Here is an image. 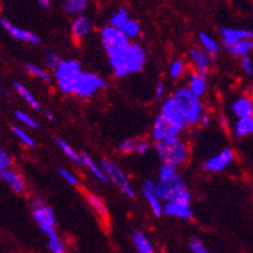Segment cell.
<instances>
[{"mask_svg": "<svg viewBox=\"0 0 253 253\" xmlns=\"http://www.w3.org/2000/svg\"><path fill=\"white\" fill-rule=\"evenodd\" d=\"M234 159V151L230 147H225L222 151L207 160L203 168L208 172H222Z\"/></svg>", "mask_w": 253, "mask_h": 253, "instance_id": "obj_12", "label": "cell"}, {"mask_svg": "<svg viewBox=\"0 0 253 253\" xmlns=\"http://www.w3.org/2000/svg\"><path fill=\"white\" fill-rule=\"evenodd\" d=\"M0 25L14 39L25 42V43H29L31 45H39L40 44L39 35H37L35 33H31L29 30H25V29H21V27H17L16 25L12 24L7 18H1L0 20Z\"/></svg>", "mask_w": 253, "mask_h": 253, "instance_id": "obj_10", "label": "cell"}, {"mask_svg": "<svg viewBox=\"0 0 253 253\" xmlns=\"http://www.w3.org/2000/svg\"><path fill=\"white\" fill-rule=\"evenodd\" d=\"M10 163H12V160H10L9 154L3 149H0V172L9 169Z\"/></svg>", "mask_w": 253, "mask_h": 253, "instance_id": "obj_41", "label": "cell"}, {"mask_svg": "<svg viewBox=\"0 0 253 253\" xmlns=\"http://www.w3.org/2000/svg\"><path fill=\"white\" fill-rule=\"evenodd\" d=\"M160 115L163 118H166L170 124H173L180 132L186 128V123H185L182 115H181L178 109H177L176 103H174V100L172 96L168 97L167 100H164L163 105H162V110H160Z\"/></svg>", "mask_w": 253, "mask_h": 253, "instance_id": "obj_11", "label": "cell"}, {"mask_svg": "<svg viewBox=\"0 0 253 253\" xmlns=\"http://www.w3.org/2000/svg\"><path fill=\"white\" fill-rule=\"evenodd\" d=\"M190 58L191 62L197 69V74L200 78L208 82V70H210L211 65V56L203 52L199 48H191L190 49Z\"/></svg>", "mask_w": 253, "mask_h": 253, "instance_id": "obj_13", "label": "cell"}, {"mask_svg": "<svg viewBox=\"0 0 253 253\" xmlns=\"http://www.w3.org/2000/svg\"><path fill=\"white\" fill-rule=\"evenodd\" d=\"M231 113L238 118H253V103L248 97H240L231 105Z\"/></svg>", "mask_w": 253, "mask_h": 253, "instance_id": "obj_18", "label": "cell"}, {"mask_svg": "<svg viewBox=\"0 0 253 253\" xmlns=\"http://www.w3.org/2000/svg\"><path fill=\"white\" fill-rule=\"evenodd\" d=\"M164 93H166V85H164L163 82H158L157 87H155V98L157 100L163 98Z\"/></svg>", "mask_w": 253, "mask_h": 253, "instance_id": "obj_43", "label": "cell"}, {"mask_svg": "<svg viewBox=\"0 0 253 253\" xmlns=\"http://www.w3.org/2000/svg\"><path fill=\"white\" fill-rule=\"evenodd\" d=\"M155 149H157L158 157L163 162V164H169L174 168H178L181 164L185 163L189 155L187 145L180 137L157 142Z\"/></svg>", "mask_w": 253, "mask_h": 253, "instance_id": "obj_5", "label": "cell"}, {"mask_svg": "<svg viewBox=\"0 0 253 253\" xmlns=\"http://www.w3.org/2000/svg\"><path fill=\"white\" fill-rule=\"evenodd\" d=\"M172 97H173L177 109L186 123V126H195L199 123L200 117L203 114L200 98L194 96L186 87L178 88Z\"/></svg>", "mask_w": 253, "mask_h": 253, "instance_id": "obj_4", "label": "cell"}, {"mask_svg": "<svg viewBox=\"0 0 253 253\" xmlns=\"http://www.w3.org/2000/svg\"><path fill=\"white\" fill-rule=\"evenodd\" d=\"M207 84H208L207 80H204L203 78H200L197 73H194L190 75L189 87L186 88L194 94V96L200 98V97H203L204 94H206Z\"/></svg>", "mask_w": 253, "mask_h": 253, "instance_id": "obj_22", "label": "cell"}, {"mask_svg": "<svg viewBox=\"0 0 253 253\" xmlns=\"http://www.w3.org/2000/svg\"><path fill=\"white\" fill-rule=\"evenodd\" d=\"M101 42H102L103 49H105L107 56L130 43L129 39L126 35H123L119 30H115L110 26H106L102 29V31H101Z\"/></svg>", "mask_w": 253, "mask_h": 253, "instance_id": "obj_8", "label": "cell"}, {"mask_svg": "<svg viewBox=\"0 0 253 253\" xmlns=\"http://www.w3.org/2000/svg\"><path fill=\"white\" fill-rule=\"evenodd\" d=\"M57 143H58V146L61 147V150L63 151V154H66V157L70 158L73 162L75 163H80L82 164V160H80V154H78L77 151L74 150L73 147L66 142V141L61 138V137H57Z\"/></svg>", "mask_w": 253, "mask_h": 253, "instance_id": "obj_32", "label": "cell"}, {"mask_svg": "<svg viewBox=\"0 0 253 253\" xmlns=\"http://www.w3.org/2000/svg\"><path fill=\"white\" fill-rule=\"evenodd\" d=\"M198 38H199L200 44H202V47H203L202 50L206 52L208 56H214V54L218 53V49H220L218 43H217L216 40L211 37V35H208V34L206 33H199Z\"/></svg>", "mask_w": 253, "mask_h": 253, "instance_id": "obj_25", "label": "cell"}, {"mask_svg": "<svg viewBox=\"0 0 253 253\" xmlns=\"http://www.w3.org/2000/svg\"><path fill=\"white\" fill-rule=\"evenodd\" d=\"M149 147H150V143L147 142V141H137L136 153L145 154L147 150H149Z\"/></svg>", "mask_w": 253, "mask_h": 253, "instance_id": "obj_44", "label": "cell"}, {"mask_svg": "<svg viewBox=\"0 0 253 253\" xmlns=\"http://www.w3.org/2000/svg\"><path fill=\"white\" fill-rule=\"evenodd\" d=\"M136 145H137L136 140H133V138H126V140H124L123 142H120L119 145L120 153H123V154L136 153Z\"/></svg>", "mask_w": 253, "mask_h": 253, "instance_id": "obj_37", "label": "cell"}, {"mask_svg": "<svg viewBox=\"0 0 253 253\" xmlns=\"http://www.w3.org/2000/svg\"><path fill=\"white\" fill-rule=\"evenodd\" d=\"M163 213L170 217H178L182 220H190L193 217V211L190 203L182 202H169L163 206Z\"/></svg>", "mask_w": 253, "mask_h": 253, "instance_id": "obj_14", "label": "cell"}, {"mask_svg": "<svg viewBox=\"0 0 253 253\" xmlns=\"http://www.w3.org/2000/svg\"><path fill=\"white\" fill-rule=\"evenodd\" d=\"M180 134V130L177 129L173 124H170L166 118H163L162 115L157 117L155 122H154L153 129H151V137L157 142L160 141H167L172 140V138H176Z\"/></svg>", "mask_w": 253, "mask_h": 253, "instance_id": "obj_9", "label": "cell"}, {"mask_svg": "<svg viewBox=\"0 0 253 253\" xmlns=\"http://www.w3.org/2000/svg\"><path fill=\"white\" fill-rule=\"evenodd\" d=\"M58 62H60V57H58V54L54 53V52H48L47 54H45V57H44V63H45V66L49 67V69H56L57 65H58Z\"/></svg>", "mask_w": 253, "mask_h": 253, "instance_id": "obj_39", "label": "cell"}, {"mask_svg": "<svg viewBox=\"0 0 253 253\" xmlns=\"http://www.w3.org/2000/svg\"><path fill=\"white\" fill-rule=\"evenodd\" d=\"M183 70H185V63L181 60H174L169 66L170 78L172 79H178L183 74Z\"/></svg>", "mask_w": 253, "mask_h": 253, "instance_id": "obj_36", "label": "cell"}, {"mask_svg": "<svg viewBox=\"0 0 253 253\" xmlns=\"http://www.w3.org/2000/svg\"><path fill=\"white\" fill-rule=\"evenodd\" d=\"M44 115L47 117V119L49 120L50 123H56V118H54L53 111L49 110V109H45V110H44Z\"/></svg>", "mask_w": 253, "mask_h": 253, "instance_id": "obj_46", "label": "cell"}, {"mask_svg": "<svg viewBox=\"0 0 253 253\" xmlns=\"http://www.w3.org/2000/svg\"><path fill=\"white\" fill-rule=\"evenodd\" d=\"M220 34L222 37L223 45H231V44L240 42L244 39H252L253 31L244 30V29H233V27H222L220 29Z\"/></svg>", "mask_w": 253, "mask_h": 253, "instance_id": "obj_16", "label": "cell"}, {"mask_svg": "<svg viewBox=\"0 0 253 253\" xmlns=\"http://www.w3.org/2000/svg\"><path fill=\"white\" fill-rule=\"evenodd\" d=\"M80 73H82V66L77 60H60L54 69V78L56 80L67 79Z\"/></svg>", "mask_w": 253, "mask_h": 253, "instance_id": "obj_15", "label": "cell"}, {"mask_svg": "<svg viewBox=\"0 0 253 253\" xmlns=\"http://www.w3.org/2000/svg\"><path fill=\"white\" fill-rule=\"evenodd\" d=\"M253 133V118H243V119H238L235 124V136L238 138H243V137L250 136Z\"/></svg>", "mask_w": 253, "mask_h": 253, "instance_id": "obj_27", "label": "cell"}, {"mask_svg": "<svg viewBox=\"0 0 253 253\" xmlns=\"http://www.w3.org/2000/svg\"><path fill=\"white\" fill-rule=\"evenodd\" d=\"M190 251L193 253H210V251L207 250V247L204 246L203 242L198 238H193V239L190 240L189 243Z\"/></svg>", "mask_w": 253, "mask_h": 253, "instance_id": "obj_38", "label": "cell"}, {"mask_svg": "<svg viewBox=\"0 0 253 253\" xmlns=\"http://www.w3.org/2000/svg\"><path fill=\"white\" fill-rule=\"evenodd\" d=\"M225 49L234 57H246L252 52L253 42L252 39L240 40V42H237V43L225 47Z\"/></svg>", "mask_w": 253, "mask_h": 253, "instance_id": "obj_20", "label": "cell"}, {"mask_svg": "<svg viewBox=\"0 0 253 253\" xmlns=\"http://www.w3.org/2000/svg\"><path fill=\"white\" fill-rule=\"evenodd\" d=\"M129 20V14L126 8H120L117 12H114L110 17V27L115 29V30H120L122 26L126 24V21Z\"/></svg>", "mask_w": 253, "mask_h": 253, "instance_id": "obj_29", "label": "cell"}, {"mask_svg": "<svg viewBox=\"0 0 253 253\" xmlns=\"http://www.w3.org/2000/svg\"><path fill=\"white\" fill-rule=\"evenodd\" d=\"M0 178L7 183L14 193L22 194L25 191V182L22 177L13 169H5L0 172Z\"/></svg>", "mask_w": 253, "mask_h": 253, "instance_id": "obj_19", "label": "cell"}, {"mask_svg": "<svg viewBox=\"0 0 253 253\" xmlns=\"http://www.w3.org/2000/svg\"><path fill=\"white\" fill-rule=\"evenodd\" d=\"M88 8L87 0H66L63 3V9L69 14H82Z\"/></svg>", "mask_w": 253, "mask_h": 253, "instance_id": "obj_28", "label": "cell"}, {"mask_svg": "<svg viewBox=\"0 0 253 253\" xmlns=\"http://www.w3.org/2000/svg\"><path fill=\"white\" fill-rule=\"evenodd\" d=\"M105 172V174L107 176L109 181H113L119 190L123 194H126V197L130 198V199H133L136 197V193H134L133 187L130 185L129 180H128V177L126 174L124 173L123 169L118 166L117 163H114L111 160L105 159L102 162V167H101Z\"/></svg>", "mask_w": 253, "mask_h": 253, "instance_id": "obj_7", "label": "cell"}, {"mask_svg": "<svg viewBox=\"0 0 253 253\" xmlns=\"http://www.w3.org/2000/svg\"><path fill=\"white\" fill-rule=\"evenodd\" d=\"M12 130H13V133L17 136V138H18L22 143H25L26 146L29 147L37 146V142L34 141L33 137H31L29 133H26L22 128H20V126H12Z\"/></svg>", "mask_w": 253, "mask_h": 253, "instance_id": "obj_34", "label": "cell"}, {"mask_svg": "<svg viewBox=\"0 0 253 253\" xmlns=\"http://www.w3.org/2000/svg\"><path fill=\"white\" fill-rule=\"evenodd\" d=\"M85 197H87V200H88V203H89V206L93 208V211L96 212L97 214H98V216L102 217V218H106V217L109 216L106 204H105V202H103V200L101 199L98 195H96V194H92V193H87L85 194Z\"/></svg>", "mask_w": 253, "mask_h": 253, "instance_id": "obj_26", "label": "cell"}, {"mask_svg": "<svg viewBox=\"0 0 253 253\" xmlns=\"http://www.w3.org/2000/svg\"><path fill=\"white\" fill-rule=\"evenodd\" d=\"M143 195L146 198L147 203L150 206L153 213L157 217L162 216V214H163V206H162V202H160L155 195H153V194H150L149 191H146V190H143Z\"/></svg>", "mask_w": 253, "mask_h": 253, "instance_id": "obj_31", "label": "cell"}, {"mask_svg": "<svg viewBox=\"0 0 253 253\" xmlns=\"http://www.w3.org/2000/svg\"><path fill=\"white\" fill-rule=\"evenodd\" d=\"M93 29V22L89 17L78 16L71 24V34L77 39H84Z\"/></svg>", "mask_w": 253, "mask_h": 253, "instance_id": "obj_17", "label": "cell"}, {"mask_svg": "<svg viewBox=\"0 0 253 253\" xmlns=\"http://www.w3.org/2000/svg\"><path fill=\"white\" fill-rule=\"evenodd\" d=\"M132 242H133L138 253H154L153 244L150 243V240L147 239L146 235L140 230L134 229L132 231Z\"/></svg>", "mask_w": 253, "mask_h": 253, "instance_id": "obj_21", "label": "cell"}, {"mask_svg": "<svg viewBox=\"0 0 253 253\" xmlns=\"http://www.w3.org/2000/svg\"><path fill=\"white\" fill-rule=\"evenodd\" d=\"M143 190L155 195L160 202L166 200V203H169V202L190 203V199H191L186 182L178 172L164 180H146L143 185Z\"/></svg>", "mask_w": 253, "mask_h": 253, "instance_id": "obj_2", "label": "cell"}, {"mask_svg": "<svg viewBox=\"0 0 253 253\" xmlns=\"http://www.w3.org/2000/svg\"><path fill=\"white\" fill-rule=\"evenodd\" d=\"M242 66H243V70L246 71L248 75H252L253 74V66H252V58L250 56L242 57Z\"/></svg>", "mask_w": 253, "mask_h": 253, "instance_id": "obj_42", "label": "cell"}, {"mask_svg": "<svg viewBox=\"0 0 253 253\" xmlns=\"http://www.w3.org/2000/svg\"><path fill=\"white\" fill-rule=\"evenodd\" d=\"M199 124H202L203 126H208L211 124V117L210 115H207V114H202V117H200Z\"/></svg>", "mask_w": 253, "mask_h": 253, "instance_id": "obj_45", "label": "cell"}, {"mask_svg": "<svg viewBox=\"0 0 253 253\" xmlns=\"http://www.w3.org/2000/svg\"><path fill=\"white\" fill-rule=\"evenodd\" d=\"M58 173H60V176L62 177L63 180L66 181L67 183H70V185H73V186L78 185L77 176H75L74 173H71L70 170L65 169V168H58Z\"/></svg>", "mask_w": 253, "mask_h": 253, "instance_id": "obj_40", "label": "cell"}, {"mask_svg": "<svg viewBox=\"0 0 253 253\" xmlns=\"http://www.w3.org/2000/svg\"><path fill=\"white\" fill-rule=\"evenodd\" d=\"M14 115H16L17 119L20 120L21 123L24 124V126H29V128H33V129H38V128H39V123H38L37 120L34 119L31 115H29L27 113H25V111L17 110L16 113H14Z\"/></svg>", "mask_w": 253, "mask_h": 253, "instance_id": "obj_35", "label": "cell"}, {"mask_svg": "<svg viewBox=\"0 0 253 253\" xmlns=\"http://www.w3.org/2000/svg\"><path fill=\"white\" fill-rule=\"evenodd\" d=\"M80 160H82V164H84L87 168H89L90 172H92L101 182H109V178H107V176L105 174L102 168H101V167L98 166L87 153L80 154Z\"/></svg>", "mask_w": 253, "mask_h": 253, "instance_id": "obj_23", "label": "cell"}, {"mask_svg": "<svg viewBox=\"0 0 253 253\" xmlns=\"http://www.w3.org/2000/svg\"><path fill=\"white\" fill-rule=\"evenodd\" d=\"M120 33L123 34V35H126L128 39H132V38H137L138 35H140L141 33V27L140 25H138V22H136V21L133 20H128L126 22V24L122 26V29H120Z\"/></svg>", "mask_w": 253, "mask_h": 253, "instance_id": "obj_30", "label": "cell"}, {"mask_svg": "<svg viewBox=\"0 0 253 253\" xmlns=\"http://www.w3.org/2000/svg\"><path fill=\"white\" fill-rule=\"evenodd\" d=\"M33 208V218L39 225L40 230L48 237V242L58 239V234L56 231V214L54 211L48 204H45L42 198L35 197L31 200Z\"/></svg>", "mask_w": 253, "mask_h": 253, "instance_id": "obj_6", "label": "cell"}, {"mask_svg": "<svg viewBox=\"0 0 253 253\" xmlns=\"http://www.w3.org/2000/svg\"><path fill=\"white\" fill-rule=\"evenodd\" d=\"M109 63L117 78L128 77L130 74L138 73L146 63V52L140 44L129 43L126 47L109 54Z\"/></svg>", "mask_w": 253, "mask_h": 253, "instance_id": "obj_1", "label": "cell"}, {"mask_svg": "<svg viewBox=\"0 0 253 253\" xmlns=\"http://www.w3.org/2000/svg\"><path fill=\"white\" fill-rule=\"evenodd\" d=\"M58 89L65 94H75L80 98H89L98 90L105 89L106 80L93 73H82L67 79L57 80Z\"/></svg>", "mask_w": 253, "mask_h": 253, "instance_id": "obj_3", "label": "cell"}, {"mask_svg": "<svg viewBox=\"0 0 253 253\" xmlns=\"http://www.w3.org/2000/svg\"><path fill=\"white\" fill-rule=\"evenodd\" d=\"M0 96H1V92H0Z\"/></svg>", "mask_w": 253, "mask_h": 253, "instance_id": "obj_48", "label": "cell"}, {"mask_svg": "<svg viewBox=\"0 0 253 253\" xmlns=\"http://www.w3.org/2000/svg\"><path fill=\"white\" fill-rule=\"evenodd\" d=\"M26 70H27V73L30 74V75H33V77L38 78V79H40V80H43V82H45V83H50V82H52V78L49 77V74L44 70V69H42L40 66H38V65L29 63V65L26 66Z\"/></svg>", "mask_w": 253, "mask_h": 253, "instance_id": "obj_33", "label": "cell"}, {"mask_svg": "<svg viewBox=\"0 0 253 253\" xmlns=\"http://www.w3.org/2000/svg\"><path fill=\"white\" fill-rule=\"evenodd\" d=\"M39 5L42 8H44V9H49V8H50V1H48V0H40Z\"/></svg>", "mask_w": 253, "mask_h": 253, "instance_id": "obj_47", "label": "cell"}, {"mask_svg": "<svg viewBox=\"0 0 253 253\" xmlns=\"http://www.w3.org/2000/svg\"><path fill=\"white\" fill-rule=\"evenodd\" d=\"M13 88H14V90H16L17 93H18L21 97H22V100H24L25 102L27 103V105H30V106L33 107L34 110L39 111L40 109H42L39 101H38L37 98L34 97V94L31 93L30 90L27 89L26 87H25L24 84L20 83V82H14V83H13Z\"/></svg>", "mask_w": 253, "mask_h": 253, "instance_id": "obj_24", "label": "cell"}]
</instances>
